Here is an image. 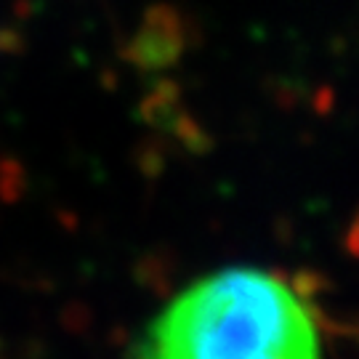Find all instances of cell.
Wrapping results in <instances>:
<instances>
[{
  "mask_svg": "<svg viewBox=\"0 0 359 359\" xmlns=\"http://www.w3.org/2000/svg\"><path fill=\"white\" fill-rule=\"evenodd\" d=\"M139 359H320V333L280 277L226 269L170 301L147 327Z\"/></svg>",
  "mask_w": 359,
  "mask_h": 359,
  "instance_id": "obj_1",
  "label": "cell"
}]
</instances>
